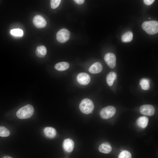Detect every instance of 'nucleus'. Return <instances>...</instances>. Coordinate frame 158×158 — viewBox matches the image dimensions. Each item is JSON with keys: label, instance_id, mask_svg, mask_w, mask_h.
Wrapping results in <instances>:
<instances>
[{"label": "nucleus", "instance_id": "1", "mask_svg": "<svg viewBox=\"0 0 158 158\" xmlns=\"http://www.w3.org/2000/svg\"><path fill=\"white\" fill-rule=\"evenodd\" d=\"M34 112V109L32 106L28 104L20 109L17 111L16 114L18 118L25 119L30 117Z\"/></svg>", "mask_w": 158, "mask_h": 158}, {"label": "nucleus", "instance_id": "2", "mask_svg": "<svg viewBox=\"0 0 158 158\" xmlns=\"http://www.w3.org/2000/svg\"><path fill=\"white\" fill-rule=\"evenodd\" d=\"M142 28L148 34L154 35L158 32V22L155 20L145 21L142 23Z\"/></svg>", "mask_w": 158, "mask_h": 158}, {"label": "nucleus", "instance_id": "3", "mask_svg": "<svg viewBox=\"0 0 158 158\" xmlns=\"http://www.w3.org/2000/svg\"><path fill=\"white\" fill-rule=\"evenodd\" d=\"M94 107L92 101L88 98H85L82 100L79 105L80 111L85 114H88L91 113Z\"/></svg>", "mask_w": 158, "mask_h": 158}, {"label": "nucleus", "instance_id": "4", "mask_svg": "<svg viewBox=\"0 0 158 158\" xmlns=\"http://www.w3.org/2000/svg\"><path fill=\"white\" fill-rule=\"evenodd\" d=\"M116 112L115 108L112 106H108L102 109L100 112V115L104 119H108L113 116Z\"/></svg>", "mask_w": 158, "mask_h": 158}, {"label": "nucleus", "instance_id": "5", "mask_svg": "<svg viewBox=\"0 0 158 158\" xmlns=\"http://www.w3.org/2000/svg\"><path fill=\"white\" fill-rule=\"evenodd\" d=\"M70 33L66 29H62L57 32L56 38L57 40L59 42L63 43L66 42L69 38Z\"/></svg>", "mask_w": 158, "mask_h": 158}, {"label": "nucleus", "instance_id": "6", "mask_svg": "<svg viewBox=\"0 0 158 158\" xmlns=\"http://www.w3.org/2000/svg\"><path fill=\"white\" fill-rule=\"evenodd\" d=\"M104 59L105 62L110 68H114L115 67L116 58L114 54L111 53L106 54Z\"/></svg>", "mask_w": 158, "mask_h": 158}, {"label": "nucleus", "instance_id": "7", "mask_svg": "<svg viewBox=\"0 0 158 158\" xmlns=\"http://www.w3.org/2000/svg\"><path fill=\"white\" fill-rule=\"evenodd\" d=\"M154 107L151 105H144L140 108V111L142 114L148 116L153 115L155 112Z\"/></svg>", "mask_w": 158, "mask_h": 158}, {"label": "nucleus", "instance_id": "8", "mask_svg": "<svg viewBox=\"0 0 158 158\" xmlns=\"http://www.w3.org/2000/svg\"><path fill=\"white\" fill-rule=\"evenodd\" d=\"M33 23L35 26L38 28H43L47 25L46 20L40 15H36L34 17Z\"/></svg>", "mask_w": 158, "mask_h": 158}, {"label": "nucleus", "instance_id": "9", "mask_svg": "<svg viewBox=\"0 0 158 158\" xmlns=\"http://www.w3.org/2000/svg\"><path fill=\"white\" fill-rule=\"evenodd\" d=\"M77 80L80 84L86 85L90 82V77L87 73L82 72L78 74L77 77Z\"/></svg>", "mask_w": 158, "mask_h": 158}, {"label": "nucleus", "instance_id": "10", "mask_svg": "<svg viewBox=\"0 0 158 158\" xmlns=\"http://www.w3.org/2000/svg\"><path fill=\"white\" fill-rule=\"evenodd\" d=\"M74 143L73 141L70 138L65 139L63 142V147L66 152H71L74 147Z\"/></svg>", "mask_w": 158, "mask_h": 158}, {"label": "nucleus", "instance_id": "11", "mask_svg": "<svg viewBox=\"0 0 158 158\" xmlns=\"http://www.w3.org/2000/svg\"><path fill=\"white\" fill-rule=\"evenodd\" d=\"M102 69V66L99 62H96L92 65L89 69V71L92 74H97L100 73Z\"/></svg>", "mask_w": 158, "mask_h": 158}, {"label": "nucleus", "instance_id": "12", "mask_svg": "<svg viewBox=\"0 0 158 158\" xmlns=\"http://www.w3.org/2000/svg\"><path fill=\"white\" fill-rule=\"evenodd\" d=\"M148 119L145 116L139 117L136 121V124L137 126L141 128H145L148 125Z\"/></svg>", "mask_w": 158, "mask_h": 158}, {"label": "nucleus", "instance_id": "13", "mask_svg": "<svg viewBox=\"0 0 158 158\" xmlns=\"http://www.w3.org/2000/svg\"><path fill=\"white\" fill-rule=\"evenodd\" d=\"M99 150L101 152L108 154L111 151L112 148L109 143L107 142H104L99 145Z\"/></svg>", "mask_w": 158, "mask_h": 158}, {"label": "nucleus", "instance_id": "14", "mask_svg": "<svg viewBox=\"0 0 158 158\" xmlns=\"http://www.w3.org/2000/svg\"><path fill=\"white\" fill-rule=\"evenodd\" d=\"M44 132L45 135L49 138H54L56 135V130L51 127H47L45 128L44 130Z\"/></svg>", "mask_w": 158, "mask_h": 158}, {"label": "nucleus", "instance_id": "15", "mask_svg": "<svg viewBox=\"0 0 158 158\" xmlns=\"http://www.w3.org/2000/svg\"><path fill=\"white\" fill-rule=\"evenodd\" d=\"M47 50L44 46H38L36 50V55L39 57H44L47 54Z\"/></svg>", "mask_w": 158, "mask_h": 158}, {"label": "nucleus", "instance_id": "16", "mask_svg": "<svg viewBox=\"0 0 158 158\" xmlns=\"http://www.w3.org/2000/svg\"><path fill=\"white\" fill-rule=\"evenodd\" d=\"M69 67V63L66 62H62L56 63L54 66L55 68L59 71H63L68 69Z\"/></svg>", "mask_w": 158, "mask_h": 158}, {"label": "nucleus", "instance_id": "17", "mask_svg": "<svg viewBox=\"0 0 158 158\" xmlns=\"http://www.w3.org/2000/svg\"><path fill=\"white\" fill-rule=\"evenodd\" d=\"M116 73L114 72L109 73L107 75L106 80L108 85L111 86L113 84L114 80L116 78Z\"/></svg>", "mask_w": 158, "mask_h": 158}, {"label": "nucleus", "instance_id": "18", "mask_svg": "<svg viewBox=\"0 0 158 158\" xmlns=\"http://www.w3.org/2000/svg\"><path fill=\"white\" fill-rule=\"evenodd\" d=\"M133 37V33L130 31H128L123 35L121 37V40L124 42H128L132 40Z\"/></svg>", "mask_w": 158, "mask_h": 158}, {"label": "nucleus", "instance_id": "19", "mask_svg": "<svg viewBox=\"0 0 158 158\" xmlns=\"http://www.w3.org/2000/svg\"><path fill=\"white\" fill-rule=\"evenodd\" d=\"M140 84L142 89L143 90H147L150 88V81L146 78H142L140 80Z\"/></svg>", "mask_w": 158, "mask_h": 158}, {"label": "nucleus", "instance_id": "20", "mask_svg": "<svg viewBox=\"0 0 158 158\" xmlns=\"http://www.w3.org/2000/svg\"><path fill=\"white\" fill-rule=\"evenodd\" d=\"M10 134L9 130L4 126H0V136L5 137L8 136Z\"/></svg>", "mask_w": 158, "mask_h": 158}, {"label": "nucleus", "instance_id": "21", "mask_svg": "<svg viewBox=\"0 0 158 158\" xmlns=\"http://www.w3.org/2000/svg\"><path fill=\"white\" fill-rule=\"evenodd\" d=\"M132 155L129 151L124 150L121 152L119 154L118 158H131Z\"/></svg>", "mask_w": 158, "mask_h": 158}, {"label": "nucleus", "instance_id": "22", "mask_svg": "<svg viewBox=\"0 0 158 158\" xmlns=\"http://www.w3.org/2000/svg\"><path fill=\"white\" fill-rule=\"evenodd\" d=\"M10 33L11 35L16 36H21L23 35V30L20 29H15L11 30Z\"/></svg>", "mask_w": 158, "mask_h": 158}, {"label": "nucleus", "instance_id": "23", "mask_svg": "<svg viewBox=\"0 0 158 158\" xmlns=\"http://www.w3.org/2000/svg\"><path fill=\"white\" fill-rule=\"evenodd\" d=\"M61 1L60 0H51L50 1L51 8L54 9L57 7L59 5Z\"/></svg>", "mask_w": 158, "mask_h": 158}, {"label": "nucleus", "instance_id": "24", "mask_svg": "<svg viewBox=\"0 0 158 158\" xmlns=\"http://www.w3.org/2000/svg\"><path fill=\"white\" fill-rule=\"evenodd\" d=\"M154 0H144V2L145 4L147 5H150L152 4L154 1Z\"/></svg>", "mask_w": 158, "mask_h": 158}, {"label": "nucleus", "instance_id": "25", "mask_svg": "<svg viewBox=\"0 0 158 158\" xmlns=\"http://www.w3.org/2000/svg\"><path fill=\"white\" fill-rule=\"evenodd\" d=\"M74 1L77 4L80 5L83 4L85 1L83 0H75Z\"/></svg>", "mask_w": 158, "mask_h": 158}, {"label": "nucleus", "instance_id": "26", "mask_svg": "<svg viewBox=\"0 0 158 158\" xmlns=\"http://www.w3.org/2000/svg\"><path fill=\"white\" fill-rule=\"evenodd\" d=\"M2 158H13L8 156H5L4 157Z\"/></svg>", "mask_w": 158, "mask_h": 158}, {"label": "nucleus", "instance_id": "27", "mask_svg": "<svg viewBox=\"0 0 158 158\" xmlns=\"http://www.w3.org/2000/svg\"><path fill=\"white\" fill-rule=\"evenodd\" d=\"M149 19H150V18H149Z\"/></svg>", "mask_w": 158, "mask_h": 158}]
</instances>
